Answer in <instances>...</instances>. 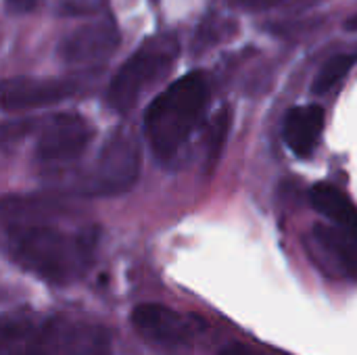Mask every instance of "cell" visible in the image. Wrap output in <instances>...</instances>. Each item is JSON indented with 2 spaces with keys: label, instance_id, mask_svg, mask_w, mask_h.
Wrapping results in <instances>:
<instances>
[{
  "label": "cell",
  "instance_id": "6da1fadb",
  "mask_svg": "<svg viewBox=\"0 0 357 355\" xmlns=\"http://www.w3.org/2000/svg\"><path fill=\"white\" fill-rule=\"evenodd\" d=\"M96 249V232H65L46 224H15L6 232V251L25 272L50 282L71 285L86 274Z\"/></svg>",
  "mask_w": 357,
  "mask_h": 355
},
{
  "label": "cell",
  "instance_id": "7a4b0ae2",
  "mask_svg": "<svg viewBox=\"0 0 357 355\" xmlns=\"http://www.w3.org/2000/svg\"><path fill=\"white\" fill-rule=\"evenodd\" d=\"M209 103V80L190 71L167 86L144 113V136L163 163L172 161L199 128Z\"/></svg>",
  "mask_w": 357,
  "mask_h": 355
},
{
  "label": "cell",
  "instance_id": "3957f363",
  "mask_svg": "<svg viewBox=\"0 0 357 355\" xmlns=\"http://www.w3.org/2000/svg\"><path fill=\"white\" fill-rule=\"evenodd\" d=\"M178 54L180 44L169 33H159L144 40L113 75L107 88V105L117 113L132 111L140 96L169 73Z\"/></svg>",
  "mask_w": 357,
  "mask_h": 355
},
{
  "label": "cell",
  "instance_id": "277c9868",
  "mask_svg": "<svg viewBox=\"0 0 357 355\" xmlns=\"http://www.w3.org/2000/svg\"><path fill=\"white\" fill-rule=\"evenodd\" d=\"M140 174V144L132 130L117 128L105 140L96 159L90 192L113 197L134 186Z\"/></svg>",
  "mask_w": 357,
  "mask_h": 355
},
{
  "label": "cell",
  "instance_id": "5b68a950",
  "mask_svg": "<svg viewBox=\"0 0 357 355\" xmlns=\"http://www.w3.org/2000/svg\"><path fill=\"white\" fill-rule=\"evenodd\" d=\"M136 333L157 352L165 355H186L192 349V328L176 310L161 303H140L132 310Z\"/></svg>",
  "mask_w": 357,
  "mask_h": 355
},
{
  "label": "cell",
  "instance_id": "8992f818",
  "mask_svg": "<svg viewBox=\"0 0 357 355\" xmlns=\"http://www.w3.org/2000/svg\"><path fill=\"white\" fill-rule=\"evenodd\" d=\"M119 29L111 17L86 21L59 42V59L69 67H94L105 63L119 46Z\"/></svg>",
  "mask_w": 357,
  "mask_h": 355
},
{
  "label": "cell",
  "instance_id": "52a82bcc",
  "mask_svg": "<svg viewBox=\"0 0 357 355\" xmlns=\"http://www.w3.org/2000/svg\"><path fill=\"white\" fill-rule=\"evenodd\" d=\"M94 138L90 121L77 113H59L40 130L36 157L42 163H67L77 159Z\"/></svg>",
  "mask_w": 357,
  "mask_h": 355
},
{
  "label": "cell",
  "instance_id": "ba28073f",
  "mask_svg": "<svg viewBox=\"0 0 357 355\" xmlns=\"http://www.w3.org/2000/svg\"><path fill=\"white\" fill-rule=\"evenodd\" d=\"M75 82L61 77H8L2 82V109L29 111L65 100L75 92Z\"/></svg>",
  "mask_w": 357,
  "mask_h": 355
},
{
  "label": "cell",
  "instance_id": "9c48e42d",
  "mask_svg": "<svg viewBox=\"0 0 357 355\" xmlns=\"http://www.w3.org/2000/svg\"><path fill=\"white\" fill-rule=\"evenodd\" d=\"M314 243L320 257L326 259L339 276L357 282V228L339 224H318Z\"/></svg>",
  "mask_w": 357,
  "mask_h": 355
},
{
  "label": "cell",
  "instance_id": "30bf717a",
  "mask_svg": "<svg viewBox=\"0 0 357 355\" xmlns=\"http://www.w3.org/2000/svg\"><path fill=\"white\" fill-rule=\"evenodd\" d=\"M324 130V109L320 105L295 107L284 117V142L297 157H310L320 144Z\"/></svg>",
  "mask_w": 357,
  "mask_h": 355
},
{
  "label": "cell",
  "instance_id": "8fae6325",
  "mask_svg": "<svg viewBox=\"0 0 357 355\" xmlns=\"http://www.w3.org/2000/svg\"><path fill=\"white\" fill-rule=\"evenodd\" d=\"M312 207L331 220V224L357 228V205L337 186L333 184H316L310 190Z\"/></svg>",
  "mask_w": 357,
  "mask_h": 355
},
{
  "label": "cell",
  "instance_id": "7c38bea8",
  "mask_svg": "<svg viewBox=\"0 0 357 355\" xmlns=\"http://www.w3.org/2000/svg\"><path fill=\"white\" fill-rule=\"evenodd\" d=\"M59 343L61 355H113L111 335L94 324L67 326Z\"/></svg>",
  "mask_w": 357,
  "mask_h": 355
},
{
  "label": "cell",
  "instance_id": "4fadbf2b",
  "mask_svg": "<svg viewBox=\"0 0 357 355\" xmlns=\"http://www.w3.org/2000/svg\"><path fill=\"white\" fill-rule=\"evenodd\" d=\"M2 345H4L2 355H48L38 341H33L31 326L21 322L4 324Z\"/></svg>",
  "mask_w": 357,
  "mask_h": 355
},
{
  "label": "cell",
  "instance_id": "5bb4252c",
  "mask_svg": "<svg viewBox=\"0 0 357 355\" xmlns=\"http://www.w3.org/2000/svg\"><path fill=\"white\" fill-rule=\"evenodd\" d=\"M356 61L357 59L351 54H337V56L328 59L314 80V92L316 94L331 92L337 84H341L347 77V73L354 69Z\"/></svg>",
  "mask_w": 357,
  "mask_h": 355
},
{
  "label": "cell",
  "instance_id": "9a60e30c",
  "mask_svg": "<svg viewBox=\"0 0 357 355\" xmlns=\"http://www.w3.org/2000/svg\"><path fill=\"white\" fill-rule=\"evenodd\" d=\"M228 132H230V111L224 107L220 113L213 115V119H211V123L207 128V138H205L207 169H211L220 161L224 144H226V138H228Z\"/></svg>",
  "mask_w": 357,
  "mask_h": 355
},
{
  "label": "cell",
  "instance_id": "2e32d148",
  "mask_svg": "<svg viewBox=\"0 0 357 355\" xmlns=\"http://www.w3.org/2000/svg\"><path fill=\"white\" fill-rule=\"evenodd\" d=\"M50 4L59 15L86 17V15L98 13L102 6V0H50Z\"/></svg>",
  "mask_w": 357,
  "mask_h": 355
},
{
  "label": "cell",
  "instance_id": "e0dca14e",
  "mask_svg": "<svg viewBox=\"0 0 357 355\" xmlns=\"http://www.w3.org/2000/svg\"><path fill=\"white\" fill-rule=\"evenodd\" d=\"M232 2L245 10H268V8L280 6L289 0H232Z\"/></svg>",
  "mask_w": 357,
  "mask_h": 355
},
{
  "label": "cell",
  "instance_id": "ac0fdd59",
  "mask_svg": "<svg viewBox=\"0 0 357 355\" xmlns=\"http://www.w3.org/2000/svg\"><path fill=\"white\" fill-rule=\"evenodd\" d=\"M4 8L10 15H25L36 8V0H4Z\"/></svg>",
  "mask_w": 357,
  "mask_h": 355
},
{
  "label": "cell",
  "instance_id": "d6986e66",
  "mask_svg": "<svg viewBox=\"0 0 357 355\" xmlns=\"http://www.w3.org/2000/svg\"><path fill=\"white\" fill-rule=\"evenodd\" d=\"M220 355H255L253 352H249L247 347H243V345H230V347H226V349H222Z\"/></svg>",
  "mask_w": 357,
  "mask_h": 355
}]
</instances>
